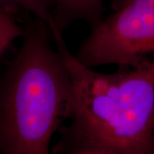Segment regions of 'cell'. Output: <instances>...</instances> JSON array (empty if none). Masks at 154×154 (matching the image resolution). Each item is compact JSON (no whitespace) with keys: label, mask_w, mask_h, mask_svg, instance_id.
<instances>
[{"label":"cell","mask_w":154,"mask_h":154,"mask_svg":"<svg viewBox=\"0 0 154 154\" xmlns=\"http://www.w3.org/2000/svg\"><path fill=\"white\" fill-rule=\"evenodd\" d=\"M0 10H2V9H0ZM2 11H4V10H2Z\"/></svg>","instance_id":"ba28073f"},{"label":"cell","mask_w":154,"mask_h":154,"mask_svg":"<svg viewBox=\"0 0 154 154\" xmlns=\"http://www.w3.org/2000/svg\"><path fill=\"white\" fill-rule=\"evenodd\" d=\"M22 43L0 79V153L48 154L74 110L71 75L47 23L23 25Z\"/></svg>","instance_id":"7a4b0ae2"},{"label":"cell","mask_w":154,"mask_h":154,"mask_svg":"<svg viewBox=\"0 0 154 154\" xmlns=\"http://www.w3.org/2000/svg\"><path fill=\"white\" fill-rule=\"evenodd\" d=\"M52 0H0V9L17 15L23 11L47 23L51 32L55 30Z\"/></svg>","instance_id":"5b68a950"},{"label":"cell","mask_w":154,"mask_h":154,"mask_svg":"<svg viewBox=\"0 0 154 154\" xmlns=\"http://www.w3.org/2000/svg\"><path fill=\"white\" fill-rule=\"evenodd\" d=\"M90 68L140 65L154 57V0H122L92 29L75 54Z\"/></svg>","instance_id":"3957f363"},{"label":"cell","mask_w":154,"mask_h":154,"mask_svg":"<svg viewBox=\"0 0 154 154\" xmlns=\"http://www.w3.org/2000/svg\"><path fill=\"white\" fill-rule=\"evenodd\" d=\"M53 20L56 33H63L72 23L84 22L95 28L104 19L105 7L103 0H52Z\"/></svg>","instance_id":"277c9868"},{"label":"cell","mask_w":154,"mask_h":154,"mask_svg":"<svg viewBox=\"0 0 154 154\" xmlns=\"http://www.w3.org/2000/svg\"><path fill=\"white\" fill-rule=\"evenodd\" d=\"M153 154H154V134H153Z\"/></svg>","instance_id":"52a82bcc"},{"label":"cell","mask_w":154,"mask_h":154,"mask_svg":"<svg viewBox=\"0 0 154 154\" xmlns=\"http://www.w3.org/2000/svg\"><path fill=\"white\" fill-rule=\"evenodd\" d=\"M71 75L74 110L53 154H153L154 57L99 73L79 62L63 33L53 36Z\"/></svg>","instance_id":"6da1fadb"},{"label":"cell","mask_w":154,"mask_h":154,"mask_svg":"<svg viewBox=\"0 0 154 154\" xmlns=\"http://www.w3.org/2000/svg\"><path fill=\"white\" fill-rule=\"evenodd\" d=\"M24 33V27L16 19V14L0 10V57L13 41Z\"/></svg>","instance_id":"8992f818"}]
</instances>
